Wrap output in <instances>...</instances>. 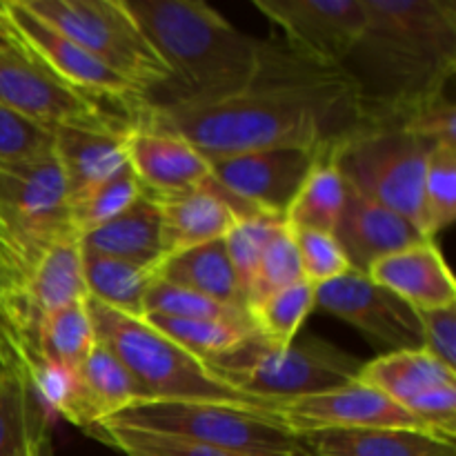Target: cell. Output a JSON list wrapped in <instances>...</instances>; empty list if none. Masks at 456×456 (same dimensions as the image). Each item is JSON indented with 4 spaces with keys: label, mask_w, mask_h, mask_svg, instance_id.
<instances>
[{
    "label": "cell",
    "mask_w": 456,
    "mask_h": 456,
    "mask_svg": "<svg viewBox=\"0 0 456 456\" xmlns=\"http://www.w3.org/2000/svg\"><path fill=\"white\" fill-rule=\"evenodd\" d=\"M71 234L69 191L56 156L0 163V292L18 288Z\"/></svg>",
    "instance_id": "5"
},
{
    "label": "cell",
    "mask_w": 456,
    "mask_h": 456,
    "mask_svg": "<svg viewBox=\"0 0 456 456\" xmlns=\"http://www.w3.org/2000/svg\"><path fill=\"white\" fill-rule=\"evenodd\" d=\"M0 43H9V45H12V31H9L7 18H4L3 7H0Z\"/></svg>",
    "instance_id": "43"
},
{
    "label": "cell",
    "mask_w": 456,
    "mask_h": 456,
    "mask_svg": "<svg viewBox=\"0 0 456 456\" xmlns=\"http://www.w3.org/2000/svg\"><path fill=\"white\" fill-rule=\"evenodd\" d=\"M159 279L165 283L194 289L225 305L245 310L243 294L236 283L223 240H212V243L165 256L159 265Z\"/></svg>",
    "instance_id": "25"
},
{
    "label": "cell",
    "mask_w": 456,
    "mask_h": 456,
    "mask_svg": "<svg viewBox=\"0 0 456 456\" xmlns=\"http://www.w3.org/2000/svg\"><path fill=\"white\" fill-rule=\"evenodd\" d=\"M270 412L292 435L310 430H412L436 436L403 405L361 381L301 399L272 401Z\"/></svg>",
    "instance_id": "14"
},
{
    "label": "cell",
    "mask_w": 456,
    "mask_h": 456,
    "mask_svg": "<svg viewBox=\"0 0 456 456\" xmlns=\"http://www.w3.org/2000/svg\"><path fill=\"white\" fill-rule=\"evenodd\" d=\"M0 102L49 129L125 132L134 120L107 102L67 87L16 45L0 43Z\"/></svg>",
    "instance_id": "10"
},
{
    "label": "cell",
    "mask_w": 456,
    "mask_h": 456,
    "mask_svg": "<svg viewBox=\"0 0 456 456\" xmlns=\"http://www.w3.org/2000/svg\"><path fill=\"white\" fill-rule=\"evenodd\" d=\"M4 365V354H3V347H0V368Z\"/></svg>",
    "instance_id": "44"
},
{
    "label": "cell",
    "mask_w": 456,
    "mask_h": 456,
    "mask_svg": "<svg viewBox=\"0 0 456 456\" xmlns=\"http://www.w3.org/2000/svg\"><path fill=\"white\" fill-rule=\"evenodd\" d=\"M145 321L183 350L203 361L236 350L256 334L252 321L172 319V316H145Z\"/></svg>",
    "instance_id": "29"
},
{
    "label": "cell",
    "mask_w": 456,
    "mask_h": 456,
    "mask_svg": "<svg viewBox=\"0 0 456 456\" xmlns=\"http://www.w3.org/2000/svg\"><path fill=\"white\" fill-rule=\"evenodd\" d=\"M142 316H172V319H216V321H249L248 312L225 305L194 289L156 281L142 303Z\"/></svg>",
    "instance_id": "36"
},
{
    "label": "cell",
    "mask_w": 456,
    "mask_h": 456,
    "mask_svg": "<svg viewBox=\"0 0 456 456\" xmlns=\"http://www.w3.org/2000/svg\"><path fill=\"white\" fill-rule=\"evenodd\" d=\"M27 12L123 76L145 98L165 89L172 71L125 0H20Z\"/></svg>",
    "instance_id": "8"
},
{
    "label": "cell",
    "mask_w": 456,
    "mask_h": 456,
    "mask_svg": "<svg viewBox=\"0 0 456 456\" xmlns=\"http://www.w3.org/2000/svg\"><path fill=\"white\" fill-rule=\"evenodd\" d=\"M134 118L216 160L276 147H337L365 123V111L346 69L314 65L270 40L263 71L240 92L208 102H141Z\"/></svg>",
    "instance_id": "1"
},
{
    "label": "cell",
    "mask_w": 456,
    "mask_h": 456,
    "mask_svg": "<svg viewBox=\"0 0 456 456\" xmlns=\"http://www.w3.org/2000/svg\"><path fill=\"white\" fill-rule=\"evenodd\" d=\"M314 305L352 325L381 354L423 347L417 312L368 274L347 272L328 283L314 285Z\"/></svg>",
    "instance_id": "13"
},
{
    "label": "cell",
    "mask_w": 456,
    "mask_h": 456,
    "mask_svg": "<svg viewBox=\"0 0 456 456\" xmlns=\"http://www.w3.org/2000/svg\"><path fill=\"white\" fill-rule=\"evenodd\" d=\"M281 223H283V218L272 216V214H252V216L239 218L223 239L227 258H230L232 270H234L236 283H239L240 294H243V305L245 297L252 288L254 276H256L263 252H265L272 234H274Z\"/></svg>",
    "instance_id": "34"
},
{
    "label": "cell",
    "mask_w": 456,
    "mask_h": 456,
    "mask_svg": "<svg viewBox=\"0 0 456 456\" xmlns=\"http://www.w3.org/2000/svg\"><path fill=\"white\" fill-rule=\"evenodd\" d=\"M281 43L321 67L343 69L365 29L363 0H254Z\"/></svg>",
    "instance_id": "12"
},
{
    "label": "cell",
    "mask_w": 456,
    "mask_h": 456,
    "mask_svg": "<svg viewBox=\"0 0 456 456\" xmlns=\"http://www.w3.org/2000/svg\"><path fill=\"white\" fill-rule=\"evenodd\" d=\"M346 181L334 159V147H328L314 159L283 221L292 230H321L334 234L346 205Z\"/></svg>",
    "instance_id": "26"
},
{
    "label": "cell",
    "mask_w": 456,
    "mask_h": 456,
    "mask_svg": "<svg viewBox=\"0 0 456 456\" xmlns=\"http://www.w3.org/2000/svg\"><path fill=\"white\" fill-rule=\"evenodd\" d=\"M423 347L456 372V303L436 310L417 312Z\"/></svg>",
    "instance_id": "40"
},
{
    "label": "cell",
    "mask_w": 456,
    "mask_h": 456,
    "mask_svg": "<svg viewBox=\"0 0 456 456\" xmlns=\"http://www.w3.org/2000/svg\"><path fill=\"white\" fill-rule=\"evenodd\" d=\"M303 279L301 261H298V249L294 243L292 230L285 225V221L276 227L272 234L270 243H267L265 252H263L261 263H258L256 276L252 281L248 297H245V312L252 310L254 305L263 301V298L272 297L279 289L289 288L292 283Z\"/></svg>",
    "instance_id": "35"
},
{
    "label": "cell",
    "mask_w": 456,
    "mask_h": 456,
    "mask_svg": "<svg viewBox=\"0 0 456 456\" xmlns=\"http://www.w3.org/2000/svg\"><path fill=\"white\" fill-rule=\"evenodd\" d=\"M87 435L125 456H243L212 448V445L196 444V441L178 439V436L132 430V428L101 426V423L94 426Z\"/></svg>",
    "instance_id": "37"
},
{
    "label": "cell",
    "mask_w": 456,
    "mask_h": 456,
    "mask_svg": "<svg viewBox=\"0 0 456 456\" xmlns=\"http://www.w3.org/2000/svg\"><path fill=\"white\" fill-rule=\"evenodd\" d=\"M159 265H138L83 249V276L87 297L111 310L142 316V303L159 281Z\"/></svg>",
    "instance_id": "27"
},
{
    "label": "cell",
    "mask_w": 456,
    "mask_h": 456,
    "mask_svg": "<svg viewBox=\"0 0 456 456\" xmlns=\"http://www.w3.org/2000/svg\"><path fill=\"white\" fill-rule=\"evenodd\" d=\"M94 346H96V332L87 310V298L52 312L40 325V356L74 372L83 365Z\"/></svg>",
    "instance_id": "30"
},
{
    "label": "cell",
    "mask_w": 456,
    "mask_h": 456,
    "mask_svg": "<svg viewBox=\"0 0 456 456\" xmlns=\"http://www.w3.org/2000/svg\"><path fill=\"white\" fill-rule=\"evenodd\" d=\"M403 123L432 145L456 147V107L448 96L414 111Z\"/></svg>",
    "instance_id": "41"
},
{
    "label": "cell",
    "mask_w": 456,
    "mask_h": 456,
    "mask_svg": "<svg viewBox=\"0 0 456 456\" xmlns=\"http://www.w3.org/2000/svg\"><path fill=\"white\" fill-rule=\"evenodd\" d=\"M356 381L374 387L403 405L432 387L456 383V372L430 354L426 347L386 352L361 368Z\"/></svg>",
    "instance_id": "24"
},
{
    "label": "cell",
    "mask_w": 456,
    "mask_h": 456,
    "mask_svg": "<svg viewBox=\"0 0 456 456\" xmlns=\"http://www.w3.org/2000/svg\"><path fill=\"white\" fill-rule=\"evenodd\" d=\"M96 341H101L136 381L142 399L174 401H216L270 408V403L243 395L223 381L208 361L151 328L145 316H132L111 310L87 297Z\"/></svg>",
    "instance_id": "4"
},
{
    "label": "cell",
    "mask_w": 456,
    "mask_h": 456,
    "mask_svg": "<svg viewBox=\"0 0 456 456\" xmlns=\"http://www.w3.org/2000/svg\"><path fill=\"white\" fill-rule=\"evenodd\" d=\"M292 236L298 249L303 279L310 281L312 285L328 283V281L338 279V276L352 272V265L347 261L346 252H343L341 243L330 232L292 230Z\"/></svg>",
    "instance_id": "39"
},
{
    "label": "cell",
    "mask_w": 456,
    "mask_h": 456,
    "mask_svg": "<svg viewBox=\"0 0 456 456\" xmlns=\"http://www.w3.org/2000/svg\"><path fill=\"white\" fill-rule=\"evenodd\" d=\"M134 20L172 71L165 89L142 102H208L240 92L258 78L270 40L236 29L200 0H125Z\"/></svg>",
    "instance_id": "3"
},
{
    "label": "cell",
    "mask_w": 456,
    "mask_h": 456,
    "mask_svg": "<svg viewBox=\"0 0 456 456\" xmlns=\"http://www.w3.org/2000/svg\"><path fill=\"white\" fill-rule=\"evenodd\" d=\"M435 147L403 120H365L334 147V159L347 187L395 209L419 230L423 178Z\"/></svg>",
    "instance_id": "9"
},
{
    "label": "cell",
    "mask_w": 456,
    "mask_h": 456,
    "mask_svg": "<svg viewBox=\"0 0 456 456\" xmlns=\"http://www.w3.org/2000/svg\"><path fill=\"white\" fill-rule=\"evenodd\" d=\"M319 151L323 150L276 147L225 156L209 160L212 178L240 205L283 218Z\"/></svg>",
    "instance_id": "15"
},
{
    "label": "cell",
    "mask_w": 456,
    "mask_h": 456,
    "mask_svg": "<svg viewBox=\"0 0 456 456\" xmlns=\"http://www.w3.org/2000/svg\"><path fill=\"white\" fill-rule=\"evenodd\" d=\"M208 363L223 381L263 403L347 386L359 379L363 368V361L319 337L294 341L288 350H281L258 334Z\"/></svg>",
    "instance_id": "7"
},
{
    "label": "cell",
    "mask_w": 456,
    "mask_h": 456,
    "mask_svg": "<svg viewBox=\"0 0 456 456\" xmlns=\"http://www.w3.org/2000/svg\"><path fill=\"white\" fill-rule=\"evenodd\" d=\"M98 423L178 436L243 456L294 454L292 432L270 412V408L256 405L138 399Z\"/></svg>",
    "instance_id": "6"
},
{
    "label": "cell",
    "mask_w": 456,
    "mask_h": 456,
    "mask_svg": "<svg viewBox=\"0 0 456 456\" xmlns=\"http://www.w3.org/2000/svg\"><path fill=\"white\" fill-rule=\"evenodd\" d=\"M142 194H145V190L141 187L138 178L134 176L132 167L125 169L123 174H118V176L111 178V181L102 183L96 190L87 191V194L80 196V199L71 200V230H74V234L78 236V239H83V236L89 234L92 230H96V227L105 225V223L114 221L116 216L127 212Z\"/></svg>",
    "instance_id": "33"
},
{
    "label": "cell",
    "mask_w": 456,
    "mask_h": 456,
    "mask_svg": "<svg viewBox=\"0 0 456 456\" xmlns=\"http://www.w3.org/2000/svg\"><path fill=\"white\" fill-rule=\"evenodd\" d=\"M456 218V147L436 145L426 167L419 232L435 240Z\"/></svg>",
    "instance_id": "32"
},
{
    "label": "cell",
    "mask_w": 456,
    "mask_h": 456,
    "mask_svg": "<svg viewBox=\"0 0 456 456\" xmlns=\"http://www.w3.org/2000/svg\"><path fill=\"white\" fill-rule=\"evenodd\" d=\"M156 203L160 209L163 258L212 240H223L239 218L263 214L227 196L214 178L194 190L156 199Z\"/></svg>",
    "instance_id": "17"
},
{
    "label": "cell",
    "mask_w": 456,
    "mask_h": 456,
    "mask_svg": "<svg viewBox=\"0 0 456 456\" xmlns=\"http://www.w3.org/2000/svg\"><path fill=\"white\" fill-rule=\"evenodd\" d=\"M0 7L12 31V45L34 58L67 87L107 105H116L134 118L145 96L132 83L102 65L74 40L45 25L40 18L27 12L20 0H0Z\"/></svg>",
    "instance_id": "11"
},
{
    "label": "cell",
    "mask_w": 456,
    "mask_h": 456,
    "mask_svg": "<svg viewBox=\"0 0 456 456\" xmlns=\"http://www.w3.org/2000/svg\"><path fill=\"white\" fill-rule=\"evenodd\" d=\"M314 307V285L301 279L289 288L263 298L258 305L248 312V316L263 341L281 347V350H288L297 341L303 323Z\"/></svg>",
    "instance_id": "31"
},
{
    "label": "cell",
    "mask_w": 456,
    "mask_h": 456,
    "mask_svg": "<svg viewBox=\"0 0 456 456\" xmlns=\"http://www.w3.org/2000/svg\"><path fill=\"white\" fill-rule=\"evenodd\" d=\"M76 377H78L83 401L92 417V428L102 419L132 405L134 401L142 399L127 368L101 341H96L83 365L76 370Z\"/></svg>",
    "instance_id": "28"
},
{
    "label": "cell",
    "mask_w": 456,
    "mask_h": 456,
    "mask_svg": "<svg viewBox=\"0 0 456 456\" xmlns=\"http://www.w3.org/2000/svg\"><path fill=\"white\" fill-rule=\"evenodd\" d=\"M80 248L138 265L160 263L163 243H160V209L156 199L142 194L127 212L85 234L80 239Z\"/></svg>",
    "instance_id": "23"
},
{
    "label": "cell",
    "mask_w": 456,
    "mask_h": 456,
    "mask_svg": "<svg viewBox=\"0 0 456 456\" xmlns=\"http://www.w3.org/2000/svg\"><path fill=\"white\" fill-rule=\"evenodd\" d=\"M365 29L343 69L365 120H405L445 96L456 71L454 0H363Z\"/></svg>",
    "instance_id": "2"
},
{
    "label": "cell",
    "mask_w": 456,
    "mask_h": 456,
    "mask_svg": "<svg viewBox=\"0 0 456 456\" xmlns=\"http://www.w3.org/2000/svg\"><path fill=\"white\" fill-rule=\"evenodd\" d=\"M127 132L53 129V156L65 176L69 203L129 169Z\"/></svg>",
    "instance_id": "20"
},
{
    "label": "cell",
    "mask_w": 456,
    "mask_h": 456,
    "mask_svg": "<svg viewBox=\"0 0 456 456\" xmlns=\"http://www.w3.org/2000/svg\"><path fill=\"white\" fill-rule=\"evenodd\" d=\"M370 279L414 312L436 310L456 303V283L448 261L435 240H421L374 263Z\"/></svg>",
    "instance_id": "19"
},
{
    "label": "cell",
    "mask_w": 456,
    "mask_h": 456,
    "mask_svg": "<svg viewBox=\"0 0 456 456\" xmlns=\"http://www.w3.org/2000/svg\"><path fill=\"white\" fill-rule=\"evenodd\" d=\"M53 154V129L0 102V163H27Z\"/></svg>",
    "instance_id": "38"
},
{
    "label": "cell",
    "mask_w": 456,
    "mask_h": 456,
    "mask_svg": "<svg viewBox=\"0 0 456 456\" xmlns=\"http://www.w3.org/2000/svg\"><path fill=\"white\" fill-rule=\"evenodd\" d=\"M334 236L341 243L352 272L361 274H368L370 267L381 258L428 240L408 218L352 187L346 191V205Z\"/></svg>",
    "instance_id": "18"
},
{
    "label": "cell",
    "mask_w": 456,
    "mask_h": 456,
    "mask_svg": "<svg viewBox=\"0 0 456 456\" xmlns=\"http://www.w3.org/2000/svg\"><path fill=\"white\" fill-rule=\"evenodd\" d=\"M27 456H53L52 452V436H45V439H38L31 444L29 454Z\"/></svg>",
    "instance_id": "42"
},
{
    "label": "cell",
    "mask_w": 456,
    "mask_h": 456,
    "mask_svg": "<svg viewBox=\"0 0 456 456\" xmlns=\"http://www.w3.org/2000/svg\"><path fill=\"white\" fill-rule=\"evenodd\" d=\"M292 456H456V444L412 430H310Z\"/></svg>",
    "instance_id": "21"
},
{
    "label": "cell",
    "mask_w": 456,
    "mask_h": 456,
    "mask_svg": "<svg viewBox=\"0 0 456 456\" xmlns=\"http://www.w3.org/2000/svg\"><path fill=\"white\" fill-rule=\"evenodd\" d=\"M0 368V456H27L34 441L52 436V414L36 399L16 356L3 346Z\"/></svg>",
    "instance_id": "22"
},
{
    "label": "cell",
    "mask_w": 456,
    "mask_h": 456,
    "mask_svg": "<svg viewBox=\"0 0 456 456\" xmlns=\"http://www.w3.org/2000/svg\"><path fill=\"white\" fill-rule=\"evenodd\" d=\"M127 160L145 194H181L212 181V163L172 132L134 118L127 132Z\"/></svg>",
    "instance_id": "16"
}]
</instances>
